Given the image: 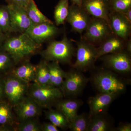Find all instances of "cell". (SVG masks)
<instances>
[{
  "label": "cell",
  "instance_id": "5bb4252c",
  "mask_svg": "<svg viewBox=\"0 0 131 131\" xmlns=\"http://www.w3.org/2000/svg\"><path fill=\"white\" fill-rule=\"evenodd\" d=\"M108 24L113 34L124 40H127L130 34L131 24L123 14L110 12Z\"/></svg>",
  "mask_w": 131,
  "mask_h": 131
},
{
  "label": "cell",
  "instance_id": "f1b7e54d",
  "mask_svg": "<svg viewBox=\"0 0 131 131\" xmlns=\"http://www.w3.org/2000/svg\"><path fill=\"white\" fill-rule=\"evenodd\" d=\"M15 66L12 57L2 49L0 50V77H3Z\"/></svg>",
  "mask_w": 131,
  "mask_h": 131
},
{
  "label": "cell",
  "instance_id": "83f0119b",
  "mask_svg": "<svg viewBox=\"0 0 131 131\" xmlns=\"http://www.w3.org/2000/svg\"><path fill=\"white\" fill-rule=\"evenodd\" d=\"M89 115L86 113L78 114L70 122L69 129L71 131H87L89 122Z\"/></svg>",
  "mask_w": 131,
  "mask_h": 131
},
{
  "label": "cell",
  "instance_id": "ac0fdd59",
  "mask_svg": "<svg viewBox=\"0 0 131 131\" xmlns=\"http://www.w3.org/2000/svg\"><path fill=\"white\" fill-rule=\"evenodd\" d=\"M115 127L112 117L107 112L89 115L87 131H114Z\"/></svg>",
  "mask_w": 131,
  "mask_h": 131
},
{
  "label": "cell",
  "instance_id": "d4e9b609",
  "mask_svg": "<svg viewBox=\"0 0 131 131\" xmlns=\"http://www.w3.org/2000/svg\"><path fill=\"white\" fill-rule=\"evenodd\" d=\"M48 62L43 59L37 64V71L34 82L40 85H50V74Z\"/></svg>",
  "mask_w": 131,
  "mask_h": 131
},
{
  "label": "cell",
  "instance_id": "ffe728a7",
  "mask_svg": "<svg viewBox=\"0 0 131 131\" xmlns=\"http://www.w3.org/2000/svg\"><path fill=\"white\" fill-rule=\"evenodd\" d=\"M70 98L61 99L56 103L54 107L62 113L70 122L78 114V112L83 102L76 97Z\"/></svg>",
  "mask_w": 131,
  "mask_h": 131
},
{
  "label": "cell",
  "instance_id": "7a4b0ae2",
  "mask_svg": "<svg viewBox=\"0 0 131 131\" xmlns=\"http://www.w3.org/2000/svg\"><path fill=\"white\" fill-rule=\"evenodd\" d=\"M91 83L99 93L124 94L130 79L121 77L117 73L108 69H101L94 72L90 78Z\"/></svg>",
  "mask_w": 131,
  "mask_h": 131
},
{
  "label": "cell",
  "instance_id": "4316f807",
  "mask_svg": "<svg viewBox=\"0 0 131 131\" xmlns=\"http://www.w3.org/2000/svg\"><path fill=\"white\" fill-rule=\"evenodd\" d=\"M0 30L8 35L14 33L8 5L0 6Z\"/></svg>",
  "mask_w": 131,
  "mask_h": 131
},
{
  "label": "cell",
  "instance_id": "8d00e7d4",
  "mask_svg": "<svg viewBox=\"0 0 131 131\" xmlns=\"http://www.w3.org/2000/svg\"><path fill=\"white\" fill-rule=\"evenodd\" d=\"M126 51L129 54H130L131 53V40L129 39L126 44L125 47Z\"/></svg>",
  "mask_w": 131,
  "mask_h": 131
},
{
  "label": "cell",
  "instance_id": "5b68a950",
  "mask_svg": "<svg viewBox=\"0 0 131 131\" xmlns=\"http://www.w3.org/2000/svg\"><path fill=\"white\" fill-rule=\"evenodd\" d=\"M76 60L72 68L86 72L95 68L97 59V48L84 39L76 41Z\"/></svg>",
  "mask_w": 131,
  "mask_h": 131
},
{
  "label": "cell",
  "instance_id": "e575fe53",
  "mask_svg": "<svg viewBox=\"0 0 131 131\" xmlns=\"http://www.w3.org/2000/svg\"><path fill=\"white\" fill-rule=\"evenodd\" d=\"M9 36V35H8L4 33L0 30V50L2 49L3 45L5 40Z\"/></svg>",
  "mask_w": 131,
  "mask_h": 131
},
{
  "label": "cell",
  "instance_id": "74e56055",
  "mask_svg": "<svg viewBox=\"0 0 131 131\" xmlns=\"http://www.w3.org/2000/svg\"><path fill=\"white\" fill-rule=\"evenodd\" d=\"M82 0H71L73 5H77V6H81Z\"/></svg>",
  "mask_w": 131,
  "mask_h": 131
},
{
  "label": "cell",
  "instance_id": "8992f818",
  "mask_svg": "<svg viewBox=\"0 0 131 131\" xmlns=\"http://www.w3.org/2000/svg\"><path fill=\"white\" fill-rule=\"evenodd\" d=\"M3 78L6 100L13 107L27 95L30 83L9 74Z\"/></svg>",
  "mask_w": 131,
  "mask_h": 131
},
{
  "label": "cell",
  "instance_id": "e0dca14e",
  "mask_svg": "<svg viewBox=\"0 0 131 131\" xmlns=\"http://www.w3.org/2000/svg\"><path fill=\"white\" fill-rule=\"evenodd\" d=\"M125 40L113 34L103 40L97 48V60L106 54L118 53L125 51Z\"/></svg>",
  "mask_w": 131,
  "mask_h": 131
},
{
  "label": "cell",
  "instance_id": "3957f363",
  "mask_svg": "<svg viewBox=\"0 0 131 131\" xmlns=\"http://www.w3.org/2000/svg\"><path fill=\"white\" fill-rule=\"evenodd\" d=\"M76 49L66 34L60 41L50 42L46 49L39 52L43 59L47 62H56L63 64H71Z\"/></svg>",
  "mask_w": 131,
  "mask_h": 131
},
{
  "label": "cell",
  "instance_id": "603a6c76",
  "mask_svg": "<svg viewBox=\"0 0 131 131\" xmlns=\"http://www.w3.org/2000/svg\"><path fill=\"white\" fill-rule=\"evenodd\" d=\"M46 118L57 127L63 130L69 129L70 122L65 115L57 109L50 108L46 111Z\"/></svg>",
  "mask_w": 131,
  "mask_h": 131
},
{
  "label": "cell",
  "instance_id": "7402d4cb",
  "mask_svg": "<svg viewBox=\"0 0 131 131\" xmlns=\"http://www.w3.org/2000/svg\"><path fill=\"white\" fill-rule=\"evenodd\" d=\"M48 66L50 74V85L61 89L65 78L66 71L61 68L58 62H48Z\"/></svg>",
  "mask_w": 131,
  "mask_h": 131
},
{
  "label": "cell",
  "instance_id": "6da1fadb",
  "mask_svg": "<svg viewBox=\"0 0 131 131\" xmlns=\"http://www.w3.org/2000/svg\"><path fill=\"white\" fill-rule=\"evenodd\" d=\"M42 46L25 33L18 36L9 35L5 40L2 49L10 55L16 66L29 60L31 57L39 53Z\"/></svg>",
  "mask_w": 131,
  "mask_h": 131
},
{
  "label": "cell",
  "instance_id": "cb8c5ba5",
  "mask_svg": "<svg viewBox=\"0 0 131 131\" xmlns=\"http://www.w3.org/2000/svg\"><path fill=\"white\" fill-rule=\"evenodd\" d=\"M25 10L32 25L43 23L54 24L40 12L34 0H31Z\"/></svg>",
  "mask_w": 131,
  "mask_h": 131
},
{
  "label": "cell",
  "instance_id": "f35d334b",
  "mask_svg": "<svg viewBox=\"0 0 131 131\" xmlns=\"http://www.w3.org/2000/svg\"><path fill=\"white\" fill-rule=\"evenodd\" d=\"M6 1H7L8 2V1H9V0H6Z\"/></svg>",
  "mask_w": 131,
  "mask_h": 131
},
{
  "label": "cell",
  "instance_id": "f546056e",
  "mask_svg": "<svg viewBox=\"0 0 131 131\" xmlns=\"http://www.w3.org/2000/svg\"><path fill=\"white\" fill-rule=\"evenodd\" d=\"M15 131H42V124L35 118L18 122L14 127Z\"/></svg>",
  "mask_w": 131,
  "mask_h": 131
},
{
  "label": "cell",
  "instance_id": "277c9868",
  "mask_svg": "<svg viewBox=\"0 0 131 131\" xmlns=\"http://www.w3.org/2000/svg\"><path fill=\"white\" fill-rule=\"evenodd\" d=\"M27 96L42 108H51L64 95L59 88L51 85H40L33 82L30 84Z\"/></svg>",
  "mask_w": 131,
  "mask_h": 131
},
{
  "label": "cell",
  "instance_id": "d6986e66",
  "mask_svg": "<svg viewBox=\"0 0 131 131\" xmlns=\"http://www.w3.org/2000/svg\"><path fill=\"white\" fill-rule=\"evenodd\" d=\"M17 120L13 107L6 100L0 101V131H14Z\"/></svg>",
  "mask_w": 131,
  "mask_h": 131
},
{
  "label": "cell",
  "instance_id": "836d02e7",
  "mask_svg": "<svg viewBox=\"0 0 131 131\" xmlns=\"http://www.w3.org/2000/svg\"><path fill=\"white\" fill-rule=\"evenodd\" d=\"M6 100L3 77H0V101Z\"/></svg>",
  "mask_w": 131,
  "mask_h": 131
},
{
  "label": "cell",
  "instance_id": "30bf717a",
  "mask_svg": "<svg viewBox=\"0 0 131 131\" xmlns=\"http://www.w3.org/2000/svg\"><path fill=\"white\" fill-rule=\"evenodd\" d=\"M42 109L28 96L24 97L13 107L14 111L18 122L38 117L41 114Z\"/></svg>",
  "mask_w": 131,
  "mask_h": 131
},
{
  "label": "cell",
  "instance_id": "44dd1931",
  "mask_svg": "<svg viewBox=\"0 0 131 131\" xmlns=\"http://www.w3.org/2000/svg\"><path fill=\"white\" fill-rule=\"evenodd\" d=\"M16 66L8 74L28 83L34 82L37 65L27 60Z\"/></svg>",
  "mask_w": 131,
  "mask_h": 131
},
{
  "label": "cell",
  "instance_id": "d590c367",
  "mask_svg": "<svg viewBox=\"0 0 131 131\" xmlns=\"http://www.w3.org/2000/svg\"><path fill=\"white\" fill-rule=\"evenodd\" d=\"M122 14H124L129 23L131 24V8L128 9L125 13Z\"/></svg>",
  "mask_w": 131,
  "mask_h": 131
},
{
  "label": "cell",
  "instance_id": "7c38bea8",
  "mask_svg": "<svg viewBox=\"0 0 131 131\" xmlns=\"http://www.w3.org/2000/svg\"><path fill=\"white\" fill-rule=\"evenodd\" d=\"M59 31L54 24L43 23L32 25L26 33L36 43L42 45L57 35Z\"/></svg>",
  "mask_w": 131,
  "mask_h": 131
},
{
  "label": "cell",
  "instance_id": "484cf974",
  "mask_svg": "<svg viewBox=\"0 0 131 131\" xmlns=\"http://www.w3.org/2000/svg\"><path fill=\"white\" fill-rule=\"evenodd\" d=\"M69 0H60L55 7L54 18L57 26L63 25L69 12Z\"/></svg>",
  "mask_w": 131,
  "mask_h": 131
},
{
  "label": "cell",
  "instance_id": "9c48e42d",
  "mask_svg": "<svg viewBox=\"0 0 131 131\" xmlns=\"http://www.w3.org/2000/svg\"><path fill=\"white\" fill-rule=\"evenodd\" d=\"M130 54L124 51L106 54L100 58L107 69L117 74H127L131 71Z\"/></svg>",
  "mask_w": 131,
  "mask_h": 131
},
{
  "label": "cell",
  "instance_id": "2e32d148",
  "mask_svg": "<svg viewBox=\"0 0 131 131\" xmlns=\"http://www.w3.org/2000/svg\"><path fill=\"white\" fill-rule=\"evenodd\" d=\"M119 96L115 93H99L89 97L88 103L90 108L89 115L107 112L113 102Z\"/></svg>",
  "mask_w": 131,
  "mask_h": 131
},
{
  "label": "cell",
  "instance_id": "4fadbf2b",
  "mask_svg": "<svg viewBox=\"0 0 131 131\" xmlns=\"http://www.w3.org/2000/svg\"><path fill=\"white\" fill-rule=\"evenodd\" d=\"M11 23L14 33H26L32 25L25 10L18 6L8 3Z\"/></svg>",
  "mask_w": 131,
  "mask_h": 131
},
{
  "label": "cell",
  "instance_id": "8fae6325",
  "mask_svg": "<svg viewBox=\"0 0 131 131\" xmlns=\"http://www.w3.org/2000/svg\"><path fill=\"white\" fill-rule=\"evenodd\" d=\"M91 19L89 15L81 6L72 4L69 6L66 20L74 31L82 34L86 30Z\"/></svg>",
  "mask_w": 131,
  "mask_h": 131
},
{
  "label": "cell",
  "instance_id": "9a60e30c",
  "mask_svg": "<svg viewBox=\"0 0 131 131\" xmlns=\"http://www.w3.org/2000/svg\"><path fill=\"white\" fill-rule=\"evenodd\" d=\"M81 6L93 18L103 19L108 23L110 13L109 0H82Z\"/></svg>",
  "mask_w": 131,
  "mask_h": 131
},
{
  "label": "cell",
  "instance_id": "52a82bcc",
  "mask_svg": "<svg viewBox=\"0 0 131 131\" xmlns=\"http://www.w3.org/2000/svg\"><path fill=\"white\" fill-rule=\"evenodd\" d=\"M90 78L85 76L82 72L72 68L66 75L61 90L64 97H76L80 95Z\"/></svg>",
  "mask_w": 131,
  "mask_h": 131
},
{
  "label": "cell",
  "instance_id": "1f68e13d",
  "mask_svg": "<svg viewBox=\"0 0 131 131\" xmlns=\"http://www.w3.org/2000/svg\"><path fill=\"white\" fill-rule=\"evenodd\" d=\"M114 131H131V124L129 122H121Z\"/></svg>",
  "mask_w": 131,
  "mask_h": 131
},
{
  "label": "cell",
  "instance_id": "d6a6232c",
  "mask_svg": "<svg viewBox=\"0 0 131 131\" xmlns=\"http://www.w3.org/2000/svg\"><path fill=\"white\" fill-rule=\"evenodd\" d=\"M58 127L51 122H45L42 124V131H59Z\"/></svg>",
  "mask_w": 131,
  "mask_h": 131
},
{
  "label": "cell",
  "instance_id": "4dcf8cb0",
  "mask_svg": "<svg viewBox=\"0 0 131 131\" xmlns=\"http://www.w3.org/2000/svg\"><path fill=\"white\" fill-rule=\"evenodd\" d=\"M110 11L124 13L131 8V0H109Z\"/></svg>",
  "mask_w": 131,
  "mask_h": 131
},
{
  "label": "cell",
  "instance_id": "ba28073f",
  "mask_svg": "<svg viewBox=\"0 0 131 131\" xmlns=\"http://www.w3.org/2000/svg\"><path fill=\"white\" fill-rule=\"evenodd\" d=\"M84 35V40L95 45L101 44L113 32L108 22L103 19H91Z\"/></svg>",
  "mask_w": 131,
  "mask_h": 131
}]
</instances>
